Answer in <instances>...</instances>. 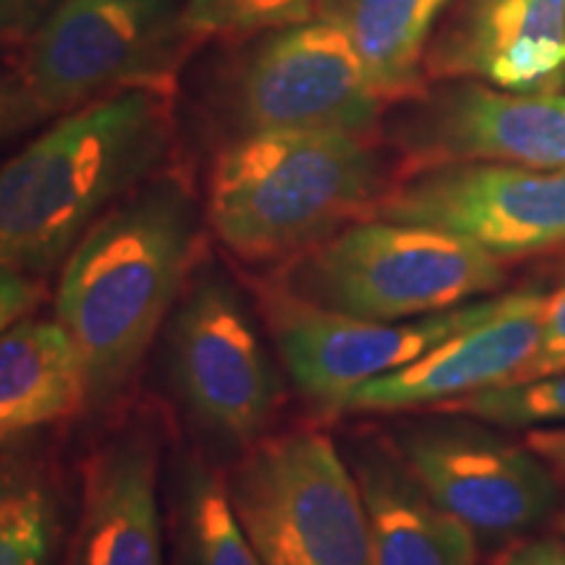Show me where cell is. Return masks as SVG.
<instances>
[{"mask_svg":"<svg viewBox=\"0 0 565 565\" xmlns=\"http://www.w3.org/2000/svg\"><path fill=\"white\" fill-rule=\"evenodd\" d=\"M84 406L79 353L58 320L24 317L0 335V445Z\"/></svg>","mask_w":565,"mask_h":565,"instance_id":"e0dca14e","label":"cell"},{"mask_svg":"<svg viewBox=\"0 0 565 565\" xmlns=\"http://www.w3.org/2000/svg\"><path fill=\"white\" fill-rule=\"evenodd\" d=\"M435 412L469 416V419L500 424V427L565 422V372L519 385L487 387V391L437 406Z\"/></svg>","mask_w":565,"mask_h":565,"instance_id":"7402d4cb","label":"cell"},{"mask_svg":"<svg viewBox=\"0 0 565 565\" xmlns=\"http://www.w3.org/2000/svg\"><path fill=\"white\" fill-rule=\"evenodd\" d=\"M200 207L181 175L154 173L63 259L55 309L79 353L84 406L121 398L194 273Z\"/></svg>","mask_w":565,"mask_h":565,"instance_id":"6da1fadb","label":"cell"},{"mask_svg":"<svg viewBox=\"0 0 565 565\" xmlns=\"http://www.w3.org/2000/svg\"><path fill=\"white\" fill-rule=\"evenodd\" d=\"M424 74L553 95L565 82V0H458L429 40Z\"/></svg>","mask_w":565,"mask_h":565,"instance_id":"4fadbf2b","label":"cell"},{"mask_svg":"<svg viewBox=\"0 0 565 565\" xmlns=\"http://www.w3.org/2000/svg\"><path fill=\"white\" fill-rule=\"evenodd\" d=\"M503 565H565V545L555 540H536L508 555Z\"/></svg>","mask_w":565,"mask_h":565,"instance_id":"4316f807","label":"cell"},{"mask_svg":"<svg viewBox=\"0 0 565 565\" xmlns=\"http://www.w3.org/2000/svg\"><path fill=\"white\" fill-rule=\"evenodd\" d=\"M171 137L166 89H126L55 118L0 166V265L53 270L113 204L158 173Z\"/></svg>","mask_w":565,"mask_h":565,"instance_id":"7a4b0ae2","label":"cell"},{"mask_svg":"<svg viewBox=\"0 0 565 565\" xmlns=\"http://www.w3.org/2000/svg\"><path fill=\"white\" fill-rule=\"evenodd\" d=\"M353 477L370 524L372 565H477L475 532L437 505L404 458L364 443Z\"/></svg>","mask_w":565,"mask_h":565,"instance_id":"2e32d148","label":"cell"},{"mask_svg":"<svg viewBox=\"0 0 565 565\" xmlns=\"http://www.w3.org/2000/svg\"><path fill=\"white\" fill-rule=\"evenodd\" d=\"M63 513L47 469L30 456H0V565H53Z\"/></svg>","mask_w":565,"mask_h":565,"instance_id":"d6986e66","label":"cell"},{"mask_svg":"<svg viewBox=\"0 0 565 565\" xmlns=\"http://www.w3.org/2000/svg\"><path fill=\"white\" fill-rule=\"evenodd\" d=\"M557 372H565V280L542 301V335L534 356L505 385L529 383Z\"/></svg>","mask_w":565,"mask_h":565,"instance_id":"603a6c76","label":"cell"},{"mask_svg":"<svg viewBox=\"0 0 565 565\" xmlns=\"http://www.w3.org/2000/svg\"><path fill=\"white\" fill-rule=\"evenodd\" d=\"M225 490L263 565H372L362 492L328 435L263 437Z\"/></svg>","mask_w":565,"mask_h":565,"instance_id":"5b68a950","label":"cell"},{"mask_svg":"<svg viewBox=\"0 0 565 565\" xmlns=\"http://www.w3.org/2000/svg\"><path fill=\"white\" fill-rule=\"evenodd\" d=\"M561 532H563V536H565V515L561 519Z\"/></svg>","mask_w":565,"mask_h":565,"instance_id":"83f0119b","label":"cell"},{"mask_svg":"<svg viewBox=\"0 0 565 565\" xmlns=\"http://www.w3.org/2000/svg\"><path fill=\"white\" fill-rule=\"evenodd\" d=\"M412 100L395 129L401 175L454 162L565 171V97L521 95L482 82H440Z\"/></svg>","mask_w":565,"mask_h":565,"instance_id":"8fae6325","label":"cell"},{"mask_svg":"<svg viewBox=\"0 0 565 565\" xmlns=\"http://www.w3.org/2000/svg\"><path fill=\"white\" fill-rule=\"evenodd\" d=\"M179 524L186 565H263L225 482L196 458H186L179 477Z\"/></svg>","mask_w":565,"mask_h":565,"instance_id":"ffe728a7","label":"cell"},{"mask_svg":"<svg viewBox=\"0 0 565 565\" xmlns=\"http://www.w3.org/2000/svg\"><path fill=\"white\" fill-rule=\"evenodd\" d=\"M61 0H0V40L30 38Z\"/></svg>","mask_w":565,"mask_h":565,"instance_id":"d4e9b609","label":"cell"},{"mask_svg":"<svg viewBox=\"0 0 565 565\" xmlns=\"http://www.w3.org/2000/svg\"><path fill=\"white\" fill-rule=\"evenodd\" d=\"M498 257L454 233L364 217L301 254L282 280L317 307L362 320H412L503 286Z\"/></svg>","mask_w":565,"mask_h":565,"instance_id":"277c9868","label":"cell"},{"mask_svg":"<svg viewBox=\"0 0 565 565\" xmlns=\"http://www.w3.org/2000/svg\"><path fill=\"white\" fill-rule=\"evenodd\" d=\"M456 0H317V19L353 42L385 105L419 100L429 89L424 55L437 21Z\"/></svg>","mask_w":565,"mask_h":565,"instance_id":"ac0fdd59","label":"cell"},{"mask_svg":"<svg viewBox=\"0 0 565 565\" xmlns=\"http://www.w3.org/2000/svg\"><path fill=\"white\" fill-rule=\"evenodd\" d=\"M317 0H183L181 19L194 42L246 40L312 21Z\"/></svg>","mask_w":565,"mask_h":565,"instance_id":"44dd1931","label":"cell"},{"mask_svg":"<svg viewBox=\"0 0 565 565\" xmlns=\"http://www.w3.org/2000/svg\"><path fill=\"white\" fill-rule=\"evenodd\" d=\"M275 349L299 393L322 414L349 408L351 395L374 377L416 362L435 345L484 320L500 299L445 309L422 320H362L317 307L286 282L259 291Z\"/></svg>","mask_w":565,"mask_h":565,"instance_id":"9c48e42d","label":"cell"},{"mask_svg":"<svg viewBox=\"0 0 565 565\" xmlns=\"http://www.w3.org/2000/svg\"><path fill=\"white\" fill-rule=\"evenodd\" d=\"M372 217L427 225L482 246L494 257H524L565 246V171L454 162L401 175Z\"/></svg>","mask_w":565,"mask_h":565,"instance_id":"30bf717a","label":"cell"},{"mask_svg":"<svg viewBox=\"0 0 565 565\" xmlns=\"http://www.w3.org/2000/svg\"><path fill=\"white\" fill-rule=\"evenodd\" d=\"M160 443L134 422L92 456L71 565H162Z\"/></svg>","mask_w":565,"mask_h":565,"instance_id":"9a60e30c","label":"cell"},{"mask_svg":"<svg viewBox=\"0 0 565 565\" xmlns=\"http://www.w3.org/2000/svg\"><path fill=\"white\" fill-rule=\"evenodd\" d=\"M42 299V282L34 275L19 273L0 265V335L38 307Z\"/></svg>","mask_w":565,"mask_h":565,"instance_id":"cb8c5ba5","label":"cell"},{"mask_svg":"<svg viewBox=\"0 0 565 565\" xmlns=\"http://www.w3.org/2000/svg\"><path fill=\"white\" fill-rule=\"evenodd\" d=\"M181 0H61L26 38L19 79L45 118L126 89L173 92L194 45Z\"/></svg>","mask_w":565,"mask_h":565,"instance_id":"8992f818","label":"cell"},{"mask_svg":"<svg viewBox=\"0 0 565 565\" xmlns=\"http://www.w3.org/2000/svg\"><path fill=\"white\" fill-rule=\"evenodd\" d=\"M387 108L353 42L322 19L267 32L228 87L238 134L328 131L374 137Z\"/></svg>","mask_w":565,"mask_h":565,"instance_id":"ba28073f","label":"cell"},{"mask_svg":"<svg viewBox=\"0 0 565 565\" xmlns=\"http://www.w3.org/2000/svg\"><path fill=\"white\" fill-rule=\"evenodd\" d=\"M168 366L183 406L217 440L249 448L280 406V383L236 286L200 267L168 317Z\"/></svg>","mask_w":565,"mask_h":565,"instance_id":"52a82bcc","label":"cell"},{"mask_svg":"<svg viewBox=\"0 0 565 565\" xmlns=\"http://www.w3.org/2000/svg\"><path fill=\"white\" fill-rule=\"evenodd\" d=\"M374 137L328 131L238 134L212 162L207 225L249 263L301 257L372 217L387 192Z\"/></svg>","mask_w":565,"mask_h":565,"instance_id":"3957f363","label":"cell"},{"mask_svg":"<svg viewBox=\"0 0 565 565\" xmlns=\"http://www.w3.org/2000/svg\"><path fill=\"white\" fill-rule=\"evenodd\" d=\"M526 445L536 456L545 458V463L555 466L565 475V427H542L526 435Z\"/></svg>","mask_w":565,"mask_h":565,"instance_id":"484cf974","label":"cell"},{"mask_svg":"<svg viewBox=\"0 0 565 565\" xmlns=\"http://www.w3.org/2000/svg\"><path fill=\"white\" fill-rule=\"evenodd\" d=\"M545 294H511L484 320L435 345L416 362L374 377L351 395L345 412L395 414L437 408L463 395L511 383L534 356Z\"/></svg>","mask_w":565,"mask_h":565,"instance_id":"5bb4252c","label":"cell"},{"mask_svg":"<svg viewBox=\"0 0 565 565\" xmlns=\"http://www.w3.org/2000/svg\"><path fill=\"white\" fill-rule=\"evenodd\" d=\"M398 454L437 505L490 540L540 524L557 503L545 458L477 424L408 427L398 435Z\"/></svg>","mask_w":565,"mask_h":565,"instance_id":"7c38bea8","label":"cell"}]
</instances>
